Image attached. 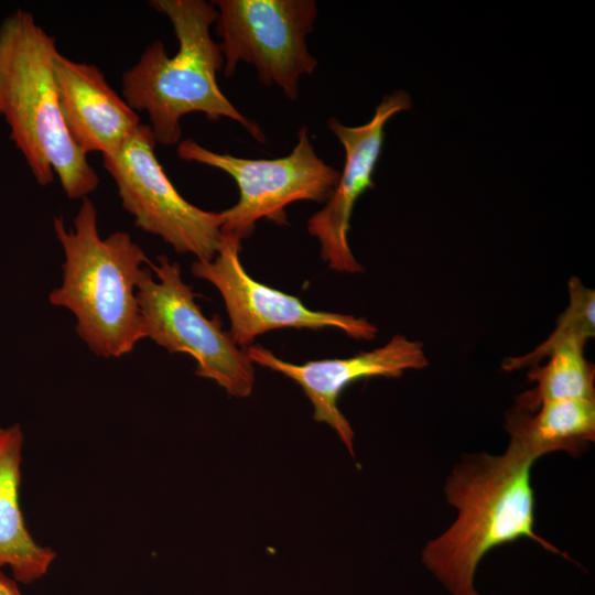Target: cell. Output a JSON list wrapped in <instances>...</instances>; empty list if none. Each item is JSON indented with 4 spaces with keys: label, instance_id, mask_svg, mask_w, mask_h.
<instances>
[{
    "label": "cell",
    "instance_id": "e0dca14e",
    "mask_svg": "<svg viewBox=\"0 0 595 595\" xmlns=\"http://www.w3.org/2000/svg\"><path fill=\"white\" fill-rule=\"evenodd\" d=\"M0 595H23L18 585L17 581L8 577L7 575L0 572Z\"/></svg>",
    "mask_w": 595,
    "mask_h": 595
},
{
    "label": "cell",
    "instance_id": "9a60e30c",
    "mask_svg": "<svg viewBox=\"0 0 595 595\" xmlns=\"http://www.w3.org/2000/svg\"><path fill=\"white\" fill-rule=\"evenodd\" d=\"M584 347L566 345L551 353L545 364L529 368L528 380L534 386L515 398V409L533 412L551 402L595 400V367Z\"/></svg>",
    "mask_w": 595,
    "mask_h": 595
},
{
    "label": "cell",
    "instance_id": "52a82bcc",
    "mask_svg": "<svg viewBox=\"0 0 595 595\" xmlns=\"http://www.w3.org/2000/svg\"><path fill=\"white\" fill-rule=\"evenodd\" d=\"M215 31L224 56V75H234L239 62L252 64L260 83L277 85L291 100L300 79L317 66L306 37L317 17L313 0H216Z\"/></svg>",
    "mask_w": 595,
    "mask_h": 595
},
{
    "label": "cell",
    "instance_id": "5b68a950",
    "mask_svg": "<svg viewBox=\"0 0 595 595\" xmlns=\"http://www.w3.org/2000/svg\"><path fill=\"white\" fill-rule=\"evenodd\" d=\"M158 264L143 268L137 284V300L145 338L170 353H185L196 361V375L212 379L235 398L250 396L255 385L253 363L218 316L207 318L195 302L177 262L165 255Z\"/></svg>",
    "mask_w": 595,
    "mask_h": 595
},
{
    "label": "cell",
    "instance_id": "8992f818",
    "mask_svg": "<svg viewBox=\"0 0 595 595\" xmlns=\"http://www.w3.org/2000/svg\"><path fill=\"white\" fill-rule=\"evenodd\" d=\"M177 154L183 160L219 169L234 178L239 199L220 212L221 234L241 240L253 232L259 219L286 225L284 208L293 202L326 203L340 176L316 154L305 126L299 130L291 153L283 158L246 159L216 153L192 139L178 143Z\"/></svg>",
    "mask_w": 595,
    "mask_h": 595
},
{
    "label": "cell",
    "instance_id": "2e32d148",
    "mask_svg": "<svg viewBox=\"0 0 595 595\" xmlns=\"http://www.w3.org/2000/svg\"><path fill=\"white\" fill-rule=\"evenodd\" d=\"M569 305L549 337L531 351L505 358L501 368L515 371L541 364L551 353L570 344L585 345L595 335V291L578 278L569 280Z\"/></svg>",
    "mask_w": 595,
    "mask_h": 595
},
{
    "label": "cell",
    "instance_id": "8fae6325",
    "mask_svg": "<svg viewBox=\"0 0 595 595\" xmlns=\"http://www.w3.org/2000/svg\"><path fill=\"white\" fill-rule=\"evenodd\" d=\"M411 107L410 96L398 90L385 96L374 117L363 126L347 127L336 118L328 119V128L345 149L346 162L325 207L309 218L307 231L317 238L323 261L335 271L358 273L364 270L347 238L353 209L357 199L375 186L372 174L381 153L386 123Z\"/></svg>",
    "mask_w": 595,
    "mask_h": 595
},
{
    "label": "cell",
    "instance_id": "3957f363",
    "mask_svg": "<svg viewBox=\"0 0 595 595\" xmlns=\"http://www.w3.org/2000/svg\"><path fill=\"white\" fill-rule=\"evenodd\" d=\"M150 4L170 20L178 50L169 56L162 41L148 45L122 75V98L133 110L148 112L155 141L178 143L181 118L202 112L213 121L229 118L264 143L261 128L240 113L218 86L224 56L210 35L216 7L204 0H153Z\"/></svg>",
    "mask_w": 595,
    "mask_h": 595
},
{
    "label": "cell",
    "instance_id": "7c38bea8",
    "mask_svg": "<svg viewBox=\"0 0 595 595\" xmlns=\"http://www.w3.org/2000/svg\"><path fill=\"white\" fill-rule=\"evenodd\" d=\"M58 104L66 130L84 153L117 152L141 125L140 117L95 65L60 52L53 58Z\"/></svg>",
    "mask_w": 595,
    "mask_h": 595
},
{
    "label": "cell",
    "instance_id": "9c48e42d",
    "mask_svg": "<svg viewBox=\"0 0 595 595\" xmlns=\"http://www.w3.org/2000/svg\"><path fill=\"white\" fill-rule=\"evenodd\" d=\"M241 239L224 235L212 260H195L191 272L220 293L230 321L229 334L239 347H248L269 331L294 327L338 328L351 338L370 340L378 334L365 317L314 311L299 298L256 281L240 261Z\"/></svg>",
    "mask_w": 595,
    "mask_h": 595
},
{
    "label": "cell",
    "instance_id": "ba28073f",
    "mask_svg": "<svg viewBox=\"0 0 595 595\" xmlns=\"http://www.w3.org/2000/svg\"><path fill=\"white\" fill-rule=\"evenodd\" d=\"M155 138L149 125L136 132L115 153L102 155L122 207L136 227L161 237L178 253L212 260L221 241V213L187 202L174 187L155 155Z\"/></svg>",
    "mask_w": 595,
    "mask_h": 595
},
{
    "label": "cell",
    "instance_id": "277c9868",
    "mask_svg": "<svg viewBox=\"0 0 595 595\" xmlns=\"http://www.w3.org/2000/svg\"><path fill=\"white\" fill-rule=\"evenodd\" d=\"M73 225L66 229L62 217L53 219L65 259L63 282L48 301L74 314L78 336L95 355L119 358L145 338L137 284L142 266L151 261L127 232L100 238L88 196L82 198Z\"/></svg>",
    "mask_w": 595,
    "mask_h": 595
},
{
    "label": "cell",
    "instance_id": "4fadbf2b",
    "mask_svg": "<svg viewBox=\"0 0 595 595\" xmlns=\"http://www.w3.org/2000/svg\"><path fill=\"white\" fill-rule=\"evenodd\" d=\"M23 433L19 424L0 426V569L8 566L17 582L42 578L56 558L29 532L20 506Z\"/></svg>",
    "mask_w": 595,
    "mask_h": 595
},
{
    "label": "cell",
    "instance_id": "ac0fdd59",
    "mask_svg": "<svg viewBox=\"0 0 595 595\" xmlns=\"http://www.w3.org/2000/svg\"><path fill=\"white\" fill-rule=\"evenodd\" d=\"M480 595V594H479Z\"/></svg>",
    "mask_w": 595,
    "mask_h": 595
},
{
    "label": "cell",
    "instance_id": "30bf717a",
    "mask_svg": "<svg viewBox=\"0 0 595 595\" xmlns=\"http://www.w3.org/2000/svg\"><path fill=\"white\" fill-rule=\"evenodd\" d=\"M246 353L253 364L295 381L312 403L314 420L329 425L353 456L355 433L337 405L344 389L360 379L398 378L407 370L423 369L429 365L424 344L401 334L370 351L302 365L282 360L259 345L248 346Z\"/></svg>",
    "mask_w": 595,
    "mask_h": 595
},
{
    "label": "cell",
    "instance_id": "6da1fadb",
    "mask_svg": "<svg viewBox=\"0 0 595 595\" xmlns=\"http://www.w3.org/2000/svg\"><path fill=\"white\" fill-rule=\"evenodd\" d=\"M538 461L509 440L504 453L464 455L444 483L454 521L421 551L425 570L450 595H479L480 561L491 550L519 539L572 559L534 530L532 468Z\"/></svg>",
    "mask_w": 595,
    "mask_h": 595
},
{
    "label": "cell",
    "instance_id": "7a4b0ae2",
    "mask_svg": "<svg viewBox=\"0 0 595 595\" xmlns=\"http://www.w3.org/2000/svg\"><path fill=\"white\" fill-rule=\"evenodd\" d=\"M55 39L18 9L0 24V117L35 181L58 176L71 199L87 197L98 175L71 139L61 113L53 58Z\"/></svg>",
    "mask_w": 595,
    "mask_h": 595
},
{
    "label": "cell",
    "instance_id": "5bb4252c",
    "mask_svg": "<svg viewBox=\"0 0 595 595\" xmlns=\"http://www.w3.org/2000/svg\"><path fill=\"white\" fill-rule=\"evenodd\" d=\"M506 430L510 441L538 459L553 452L578 456L595 441V400L551 402L533 412L513 408Z\"/></svg>",
    "mask_w": 595,
    "mask_h": 595
}]
</instances>
